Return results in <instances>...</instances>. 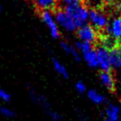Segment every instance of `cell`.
<instances>
[{"mask_svg":"<svg viewBox=\"0 0 121 121\" xmlns=\"http://www.w3.org/2000/svg\"><path fill=\"white\" fill-rule=\"evenodd\" d=\"M58 3L61 5L65 7L70 6V5H73V4H81V0H58Z\"/></svg>","mask_w":121,"mask_h":121,"instance_id":"cell-20","label":"cell"},{"mask_svg":"<svg viewBox=\"0 0 121 121\" xmlns=\"http://www.w3.org/2000/svg\"><path fill=\"white\" fill-rule=\"evenodd\" d=\"M104 33H107L116 43L121 42V17H115L111 20Z\"/></svg>","mask_w":121,"mask_h":121,"instance_id":"cell-8","label":"cell"},{"mask_svg":"<svg viewBox=\"0 0 121 121\" xmlns=\"http://www.w3.org/2000/svg\"><path fill=\"white\" fill-rule=\"evenodd\" d=\"M34 6L36 8L38 11L45 12V11H54L57 9V4L58 0H31Z\"/></svg>","mask_w":121,"mask_h":121,"instance_id":"cell-10","label":"cell"},{"mask_svg":"<svg viewBox=\"0 0 121 121\" xmlns=\"http://www.w3.org/2000/svg\"><path fill=\"white\" fill-rule=\"evenodd\" d=\"M51 65H52V67L56 73L64 79H68L69 72H68L66 66L59 59H57V57H51Z\"/></svg>","mask_w":121,"mask_h":121,"instance_id":"cell-13","label":"cell"},{"mask_svg":"<svg viewBox=\"0 0 121 121\" xmlns=\"http://www.w3.org/2000/svg\"><path fill=\"white\" fill-rule=\"evenodd\" d=\"M99 80L108 91H110L111 93H115L116 82L111 71H101L99 73Z\"/></svg>","mask_w":121,"mask_h":121,"instance_id":"cell-9","label":"cell"},{"mask_svg":"<svg viewBox=\"0 0 121 121\" xmlns=\"http://www.w3.org/2000/svg\"><path fill=\"white\" fill-rule=\"evenodd\" d=\"M104 121H111V120H109V119H107V118H104Z\"/></svg>","mask_w":121,"mask_h":121,"instance_id":"cell-23","label":"cell"},{"mask_svg":"<svg viewBox=\"0 0 121 121\" xmlns=\"http://www.w3.org/2000/svg\"><path fill=\"white\" fill-rule=\"evenodd\" d=\"M0 115L5 118H15L16 113L14 110L7 106L6 104L0 102Z\"/></svg>","mask_w":121,"mask_h":121,"instance_id":"cell-16","label":"cell"},{"mask_svg":"<svg viewBox=\"0 0 121 121\" xmlns=\"http://www.w3.org/2000/svg\"><path fill=\"white\" fill-rule=\"evenodd\" d=\"M81 58L86 62V64L91 68L98 67V61L97 56H96V51L95 50L92 49L89 51H86L84 53L81 54Z\"/></svg>","mask_w":121,"mask_h":121,"instance_id":"cell-14","label":"cell"},{"mask_svg":"<svg viewBox=\"0 0 121 121\" xmlns=\"http://www.w3.org/2000/svg\"><path fill=\"white\" fill-rule=\"evenodd\" d=\"M120 46H121V42H120Z\"/></svg>","mask_w":121,"mask_h":121,"instance_id":"cell-24","label":"cell"},{"mask_svg":"<svg viewBox=\"0 0 121 121\" xmlns=\"http://www.w3.org/2000/svg\"><path fill=\"white\" fill-rule=\"evenodd\" d=\"M88 21L91 23V25L99 32L105 31L107 27L110 24L109 19L105 15V13L100 12L97 9L92 8L89 10V20Z\"/></svg>","mask_w":121,"mask_h":121,"instance_id":"cell-5","label":"cell"},{"mask_svg":"<svg viewBox=\"0 0 121 121\" xmlns=\"http://www.w3.org/2000/svg\"><path fill=\"white\" fill-rule=\"evenodd\" d=\"M54 15H55V19L60 30L68 32V33L76 32V30L78 29L77 26L75 25L73 20L65 12L64 8L56 9L54 11Z\"/></svg>","mask_w":121,"mask_h":121,"instance_id":"cell-3","label":"cell"},{"mask_svg":"<svg viewBox=\"0 0 121 121\" xmlns=\"http://www.w3.org/2000/svg\"><path fill=\"white\" fill-rule=\"evenodd\" d=\"M98 67L101 71H111L112 69L110 55V48L107 45H100L96 48Z\"/></svg>","mask_w":121,"mask_h":121,"instance_id":"cell-7","label":"cell"},{"mask_svg":"<svg viewBox=\"0 0 121 121\" xmlns=\"http://www.w3.org/2000/svg\"><path fill=\"white\" fill-rule=\"evenodd\" d=\"M2 10H3V5H2V4L0 3V13L2 12Z\"/></svg>","mask_w":121,"mask_h":121,"instance_id":"cell-21","label":"cell"},{"mask_svg":"<svg viewBox=\"0 0 121 121\" xmlns=\"http://www.w3.org/2000/svg\"><path fill=\"white\" fill-rule=\"evenodd\" d=\"M28 96L30 98L31 102L35 105H36L37 107H39L43 111L46 117L51 113V111H54V109L51 106V104L50 103L49 99L44 95L39 93L38 91L34 89V88H32V87L28 88Z\"/></svg>","mask_w":121,"mask_h":121,"instance_id":"cell-4","label":"cell"},{"mask_svg":"<svg viewBox=\"0 0 121 121\" xmlns=\"http://www.w3.org/2000/svg\"><path fill=\"white\" fill-rule=\"evenodd\" d=\"M11 99H12V95L10 93L5 89H4L3 87H0V102L7 104L11 101Z\"/></svg>","mask_w":121,"mask_h":121,"instance_id":"cell-18","label":"cell"},{"mask_svg":"<svg viewBox=\"0 0 121 121\" xmlns=\"http://www.w3.org/2000/svg\"><path fill=\"white\" fill-rule=\"evenodd\" d=\"M99 2H102V3H106V1H109V0H98Z\"/></svg>","mask_w":121,"mask_h":121,"instance_id":"cell-22","label":"cell"},{"mask_svg":"<svg viewBox=\"0 0 121 121\" xmlns=\"http://www.w3.org/2000/svg\"><path fill=\"white\" fill-rule=\"evenodd\" d=\"M60 48L65 53L73 58L76 62H80L81 60V55L76 49L75 45H72L66 41H62L60 43Z\"/></svg>","mask_w":121,"mask_h":121,"instance_id":"cell-11","label":"cell"},{"mask_svg":"<svg viewBox=\"0 0 121 121\" xmlns=\"http://www.w3.org/2000/svg\"><path fill=\"white\" fill-rule=\"evenodd\" d=\"M105 118L111 121H118L120 116V108L113 104H108L104 110Z\"/></svg>","mask_w":121,"mask_h":121,"instance_id":"cell-12","label":"cell"},{"mask_svg":"<svg viewBox=\"0 0 121 121\" xmlns=\"http://www.w3.org/2000/svg\"><path fill=\"white\" fill-rule=\"evenodd\" d=\"M64 9L73 20L74 23L78 28L82 27L83 25L87 24L89 20V10L84 4H78L65 7Z\"/></svg>","mask_w":121,"mask_h":121,"instance_id":"cell-1","label":"cell"},{"mask_svg":"<svg viewBox=\"0 0 121 121\" xmlns=\"http://www.w3.org/2000/svg\"><path fill=\"white\" fill-rule=\"evenodd\" d=\"M75 47L78 50V51L81 53V55L82 53H84L86 51H89V50H92L94 49L93 48V44L90 43H87V42H83V41H80L78 40L76 43H75Z\"/></svg>","mask_w":121,"mask_h":121,"instance_id":"cell-17","label":"cell"},{"mask_svg":"<svg viewBox=\"0 0 121 121\" xmlns=\"http://www.w3.org/2000/svg\"><path fill=\"white\" fill-rule=\"evenodd\" d=\"M40 20L47 28L48 32L52 39L57 40L58 38H60L61 30L56 21L54 12L45 11V12L40 13Z\"/></svg>","mask_w":121,"mask_h":121,"instance_id":"cell-2","label":"cell"},{"mask_svg":"<svg viewBox=\"0 0 121 121\" xmlns=\"http://www.w3.org/2000/svg\"><path fill=\"white\" fill-rule=\"evenodd\" d=\"M74 88H75V90H76V92H77L78 94H80V95L85 94V93H87V87H86L85 83L81 81H77V82L75 83V85H74Z\"/></svg>","mask_w":121,"mask_h":121,"instance_id":"cell-19","label":"cell"},{"mask_svg":"<svg viewBox=\"0 0 121 121\" xmlns=\"http://www.w3.org/2000/svg\"><path fill=\"white\" fill-rule=\"evenodd\" d=\"M76 35L80 41L87 42L90 43H96L99 40L98 38V32L91 24H86L82 27H79L76 30Z\"/></svg>","mask_w":121,"mask_h":121,"instance_id":"cell-6","label":"cell"},{"mask_svg":"<svg viewBox=\"0 0 121 121\" xmlns=\"http://www.w3.org/2000/svg\"><path fill=\"white\" fill-rule=\"evenodd\" d=\"M87 96L89 101L94 103L95 104H103L106 102V98L104 95L100 94L95 89H89L87 92Z\"/></svg>","mask_w":121,"mask_h":121,"instance_id":"cell-15","label":"cell"}]
</instances>
